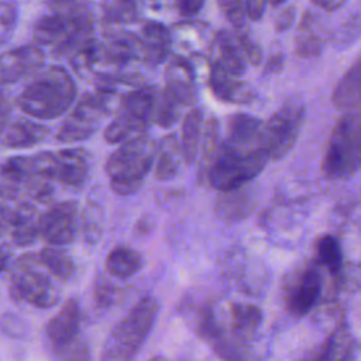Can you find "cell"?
<instances>
[{"mask_svg":"<svg viewBox=\"0 0 361 361\" xmlns=\"http://www.w3.org/2000/svg\"><path fill=\"white\" fill-rule=\"evenodd\" d=\"M267 161L262 123L240 113L228 118L226 135L204 175L210 185L221 192L237 189L255 178Z\"/></svg>","mask_w":361,"mask_h":361,"instance_id":"obj_1","label":"cell"},{"mask_svg":"<svg viewBox=\"0 0 361 361\" xmlns=\"http://www.w3.org/2000/svg\"><path fill=\"white\" fill-rule=\"evenodd\" d=\"M76 100V83L62 66H48L31 76L17 97V106L38 120H52L66 113Z\"/></svg>","mask_w":361,"mask_h":361,"instance_id":"obj_2","label":"cell"},{"mask_svg":"<svg viewBox=\"0 0 361 361\" xmlns=\"http://www.w3.org/2000/svg\"><path fill=\"white\" fill-rule=\"evenodd\" d=\"M62 1L63 6L42 16L32 31L35 45H44L56 55H73L92 38L93 18L79 4Z\"/></svg>","mask_w":361,"mask_h":361,"instance_id":"obj_3","label":"cell"},{"mask_svg":"<svg viewBox=\"0 0 361 361\" xmlns=\"http://www.w3.org/2000/svg\"><path fill=\"white\" fill-rule=\"evenodd\" d=\"M157 147L148 134H142L121 142L109 155L104 171L116 195L130 196L140 190L155 162Z\"/></svg>","mask_w":361,"mask_h":361,"instance_id":"obj_4","label":"cell"},{"mask_svg":"<svg viewBox=\"0 0 361 361\" xmlns=\"http://www.w3.org/2000/svg\"><path fill=\"white\" fill-rule=\"evenodd\" d=\"M159 306L155 298L142 296L131 310L110 330L100 361H133L151 333Z\"/></svg>","mask_w":361,"mask_h":361,"instance_id":"obj_5","label":"cell"},{"mask_svg":"<svg viewBox=\"0 0 361 361\" xmlns=\"http://www.w3.org/2000/svg\"><path fill=\"white\" fill-rule=\"evenodd\" d=\"M361 168V113L345 111L327 140L322 171L329 178H347Z\"/></svg>","mask_w":361,"mask_h":361,"instance_id":"obj_6","label":"cell"},{"mask_svg":"<svg viewBox=\"0 0 361 361\" xmlns=\"http://www.w3.org/2000/svg\"><path fill=\"white\" fill-rule=\"evenodd\" d=\"M48 269L34 252L21 255L11 272L8 293L16 302H27L48 309L59 302V290L49 278Z\"/></svg>","mask_w":361,"mask_h":361,"instance_id":"obj_7","label":"cell"},{"mask_svg":"<svg viewBox=\"0 0 361 361\" xmlns=\"http://www.w3.org/2000/svg\"><path fill=\"white\" fill-rule=\"evenodd\" d=\"M157 100V92L151 86L127 93L120 102L116 117L104 130V140L110 144H121L147 134L148 126L154 121Z\"/></svg>","mask_w":361,"mask_h":361,"instance_id":"obj_8","label":"cell"},{"mask_svg":"<svg viewBox=\"0 0 361 361\" xmlns=\"http://www.w3.org/2000/svg\"><path fill=\"white\" fill-rule=\"evenodd\" d=\"M116 90L111 85L103 83L94 93L83 94L63 120L56 133L59 142H75L89 138L99 127L102 118L109 114L114 102Z\"/></svg>","mask_w":361,"mask_h":361,"instance_id":"obj_9","label":"cell"},{"mask_svg":"<svg viewBox=\"0 0 361 361\" xmlns=\"http://www.w3.org/2000/svg\"><path fill=\"white\" fill-rule=\"evenodd\" d=\"M305 118V107L289 102L262 123V141L268 159L282 158L296 142Z\"/></svg>","mask_w":361,"mask_h":361,"instance_id":"obj_10","label":"cell"},{"mask_svg":"<svg viewBox=\"0 0 361 361\" xmlns=\"http://www.w3.org/2000/svg\"><path fill=\"white\" fill-rule=\"evenodd\" d=\"M79 228L78 203L65 200L54 203L45 213L39 214V237L48 245L71 244Z\"/></svg>","mask_w":361,"mask_h":361,"instance_id":"obj_11","label":"cell"},{"mask_svg":"<svg viewBox=\"0 0 361 361\" xmlns=\"http://www.w3.org/2000/svg\"><path fill=\"white\" fill-rule=\"evenodd\" d=\"M195 99L193 82L166 79L162 94L157 100L154 121L161 127H171L178 121L183 109L190 106Z\"/></svg>","mask_w":361,"mask_h":361,"instance_id":"obj_12","label":"cell"},{"mask_svg":"<svg viewBox=\"0 0 361 361\" xmlns=\"http://www.w3.org/2000/svg\"><path fill=\"white\" fill-rule=\"evenodd\" d=\"M44 65V54L38 45H23L0 54V85L32 76Z\"/></svg>","mask_w":361,"mask_h":361,"instance_id":"obj_13","label":"cell"},{"mask_svg":"<svg viewBox=\"0 0 361 361\" xmlns=\"http://www.w3.org/2000/svg\"><path fill=\"white\" fill-rule=\"evenodd\" d=\"M134 37L138 56L145 63L157 66L166 61L171 52L172 34L164 24L158 21H145Z\"/></svg>","mask_w":361,"mask_h":361,"instance_id":"obj_14","label":"cell"},{"mask_svg":"<svg viewBox=\"0 0 361 361\" xmlns=\"http://www.w3.org/2000/svg\"><path fill=\"white\" fill-rule=\"evenodd\" d=\"M82 310L76 299L69 298L63 302L55 316H52L47 324L45 333L54 347L63 345L75 340L80 331Z\"/></svg>","mask_w":361,"mask_h":361,"instance_id":"obj_15","label":"cell"},{"mask_svg":"<svg viewBox=\"0 0 361 361\" xmlns=\"http://www.w3.org/2000/svg\"><path fill=\"white\" fill-rule=\"evenodd\" d=\"M209 87L219 100L226 103H250L257 96L255 89L248 82L214 65H210L209 69Z\"/></svg>","mask_w":361,"mask_h":361,"instance_id":"obj_16","label":"cell"},{"mask_svg":"<svg viewBox=\"0 0 361 361\" xmlns=\"http://www.w3.org/2000/svg\"><path fill=\"white\" fill-rule=\"evenodd\" d=\"M90 158L82 148H66L56 152L54 180L68 188L82 186L89 175Z\"/></svg>","mask_w":361,"mask_h":361,"instance_id":"obj_17","label":"cell"},{"mask_svg":"<svg viewBox=\"0 0 361 361\" xmlns=\"http://www.w3.org/2000/svg\"><path fill=\"white\" fill-rule=\"evenodd\" d=\"M210 65H214L234 76H241L244 73L245 62L240 55L234 35L228 31L221 30L214 35Z\"/></svg>","mask_w":361,"mask_h":361,"instance_id":"obj_18","label":"cell"},{"mask_svg":"<svg viewBox=\"0 0 361 361\" xmlns=\"http://www.w3.org/2000/svg\"><path fill=\"white\" fill-rule=\"evenodd\" d=\"M333 103L343 111L361 113V59L340 79L333 93Z\"/></svg>","mask_w":361,"mask_h":361,"instance_id":"obj_19","label":"cell"},{"mask_svg":"<svg viewBox=\"0 0 361 361\" xmlns=\"http://www.w3.org/2000/svg\"><path fill=\"white\" fill-rule=\"evenodd\" d=\"M144 267V257L128 245H116L106 257V271L111 278L128 279Z\"/></svg>","mask_w":361,"mask_h":361,"instance_id":"obj_20","label":"cell"},{"mask_svg":"<svg viewBox=\"0 0 361 361\" xmlns=\"http://www.w3.org/2000/svg\"><path fill=\"white\" fill-rule=\"evenodd\" d=\"M11 240L14 244L24 247L32 244L39 237V214L35 207L27 202L20 203L13 210Z\"/></svg>","mask_w":361,"mask_h":361,"instance_id":"obj_21","label":"cell"},{"mask_svg":"<svg viewBox=\"0 0 361 361\" xmlns=\"http://www.w3.org/2000/svg\"><path fill=\"white\" fill-rule=\"evenodd\" d=\"M322 289V278L320 274L316 269H307L298 283L295 285L290 296H289V307L296 314H303L309 312L314 303L317 302V298L320 295Z\"/></svg>","mask_w":361,"mask_h":361,"instance_id":"obj_22","label":"cell"},{"mask_svg":"<svg viewBox=\"0 0 361 361\" xmlns=\"http://www.w3.org/2000/svg\"><path fill=\"white\" fill-rule=\"evenodd\" d=\"M49 128L30 120H17L8 124L3 133V142L8 148H28L48 135Z\"/></svg>","mask_w":361,"mask_h":361,"instance_id":"obj_23","label":"cell"},{"mask_svg":"<svg viewBox=\"0 0 361 361\" xmlns=\"http://www.w3.org/2000/svg\"><path fill=\"white\" fill-rule=\"evenodd\" d=\"M202 134H203V113L200 109L192 107L185 114L182 121V130H180L182 158L188 165H192L199 155Z\"/></svg>","mask_w":361,"mask_h":361,"instance_id":"obj_24","label":"cell"},{"mask_svg":"<svg viewBox=\"0 0 361 361\" xmlns=\"http://www.w3.org/2000/svg\"><path fill=\"white\" fill-rule=\"evenodd\" d=\"M182 158L180 141L176 134H168L157 147L154 173L159 180L172 179L179 171V162ZM183 159V158H182Z\"/></svg>","mask_w":361,"mask_h":361,"instance_id":"obj_25","label":"cell"},{"mask_svg":"<svg viewBox=\"0 0 361 361\" xmlns=\"http://www.w3.org/2000/svg\"><path fill=\"white\" fill-rule=\"evenodd\" d=\"M38 257H39V261L42 262V265L48 269V272L52 276H55L61 281H69L71 278H73V275L76 272L75 261L61 247L47 245L39 251Z\"/></svg>","mask_w":361,"mask_h":361,"instance_id":"obj_26","label":"cell"},{"mask_svg":"<svg viewBox=\"0 0 361 361\" xmlns=\"http://www.w3.org/2000/svg\"><path fill=\"white\" fill-rule=\"evenodd\" d=\"M241 188L223 190L221 196H219L216 203V212L220 217L235 219L244 216L245 210L248 209V200L247 195L241 190Z\"/></svg>","mask_w":361,"mask_h":361,"instance_id":"obj_27","label":"cell"},{"mask_svg":"<svg viewBox=\"0 0 361 361\" xmlns=\"http://www.w3.org/2000/svg\"><path fill=\"white\" fill-rule=\"evenodd\" d=\"M0 175L13 183H25L34 176L32 157H10L0 165Z\"/></svg>","mask_w":361,"mask_h":361,"instance_id":"obj_28","label":"cell"},{"mask_svg":"<svg viewBox=\"0 0 361 361\" xmlns=\"http://www.w3.org/2000/svg\"><path fill=\"white\" fill-rule=\"evenodd\" d=\"M140 0H106L104 14L113 23H131L137 20Z\"/></svg>","mask_w":361,"mask_h":361,"instance_id":"obj_29","label":"cell"},{"mask_svg":"<svg viewBox=\"0 0 361 361\" xmlns=\"http://www.w3.org/2000/svg\"><path fill=\"white\" fill-rule=\"evenodd\" d=\"M234 30H235V34H234L235 44L238 47L240 55L244 59V62L250 63V65H258L261 62L262 52H261V48L257 44V41L252 38L251 32L245 27V24L241 27H237Z\"/></svg>","mask_w":361,"mask_h":361,"instance_id":"obj_30","label":"cell"},{"mask_svg":"<svg viewBox=\"0 0 361 361\" xmlns=\"http://www.w3.org/2000/svg\"><path fill=\"white\" fill-rule=\"evenodd\" d=\"M54 361H90L89 344L82 336H78L63 345L54 347Z\"/></svg>","mask_w":361,"mask_h":361,"instance_id":"obj_31","label":"cell"},{"mask_svg":"<svg viewBox=\"0 0 361 361\" xmlns=\"http://www.w3.org/2000/svg\"><path fill=\"white\" fill-rule=\"evenodd\" d=\"M100 207L96 206V203H87L86 209L83 210V216H82V228H83V234L86 237V240L89 243H97L102 237L103 233V217L102 214L96 216Z\"/></svg>","mask_w":361,"mask_h":361,"instance_id":"obj_32","label":"cell"},{"mask_svg":"<svg viewBox=\"0 0 361 361\" xmlns=\"http://www.w3.org/2000/svg\"><path fill=\"white\" fill-rule=\"evenodd\" d=\"M317 255L320 261L330 269L337 271L341 264V250L338 241L331 235H324L317 243Z\"/></svg>","mask_w":361,"mask_h":361,"instance_id":"obj_33","label":"cell"},{"mask_svg":"<svg viewBox=\"0 0 361 361\" xmlns=\"http://www.w3.org/2000/svg\"><path fill=\"white\" fill-rule=\"evenodd\" d=\"M361 34V0L354 6L353 13L336 32V41L340 44L351 42Z\"/></svg>","mask_w":361,"mask_h":361,"instance_id":"obj_34","label":"cell"},{"mask_svg":"<svg viewBox=\"0 0 361 361\" xmlns=\"http://www.w3.org/2000/svg\"><path fill=\"white\" fill-rule=\"evenodd\" d=\"M24 185L27 186V193L31 199L39 203H48L52 199L54 188L49 179L41 178V176H32Z\"/></svg>","mask_w":361,"mask_h":361,"instance_id":"obj_35","label":"cell"},{"mask_svg":"<svg viewBox=\"0 0 361 361\" xmlns=\"http://www.w3.org/2000/svg\"><path fill=\"white\" fill-rule=\"evenodd\" d=\"M234 324L238 330H248L259 320V313L255 307L248 305H234L231 309Z\"/></svg>","mask_w":361,"mask_h":361,"instance_id":"obj_36","label":"cell"},{"mask_svg":"<svg viewBox=\"0 0 361 361\" xmlns=\"http://www.w3.org/2000/svg\"><path fill=\"white\" fill-rule=\"evenodd\" d=\"M93 300L97 307H109L116 300V286L106 278H99L93 288Z\"/></svg>","mask_w":361,"mask_h":361,"instance_id":"obj_37","label":"cell"},{"mask_svg":"<svg viewBox=\"0 0 361 361\" xmlns=\"http://www.w3.org/2000/svg\"><path fill=\"white\" fill-rule=\"evenodd\" d=\"M220 8L227 17V20L233 24L234 28L245 24V13L243 0H219Z\"/></svg>","mask_w":361,"mask_h":361,"instance_id":"obj_38","label":"cell"},{"mask_svg":"<svg viewBox=\"0 0 361 361\" xmlns=\"http://www.w3.org/2000/svg\"><path fill=\"white\" fill-rule=\"evenodd\" d=\"M306 34L307 35L303 34L296 42L298 55L300 58H310V56L319 55L323 47V41L317 35H313L312 32H306Z\"/></svg>","mask_w":361,"mask_h":361,"instance_id":"obj_39","label":"cell"},{"mask_svg":"<svg viewBox=\"0 0 361 361\" xmlns=\"http://www.w3.org/2000/svg\"><path fill=\"white\" fill-rule=\"evenodd\" d=\"M0 330L10 337H21L27 327L23 319L13 313H4L0 317Z\"/></svg>","mask_w":361,"mask_h":361,"instance_id":"obj_40","label":"cell"},{"mask_svg":"<svg viewBox=\"0 0 361 361\" xmlns=\"http://www.w3.org/2000/svg\"><path fill=\"white\" fill-rule=\"evenodd\" d=\"M265 4H267V0H243L245 17L252 21L259 20L264 13Z\"/></svg>","mask_w":361,"mask_h":361,"instance_id":"obj_41","label":"cell"},{"mask_svg":"<svg viewBox=\"0 0 361 361\" xmlns=\"http://www.w3.org/2000/svg\"><path fill=\"white\" fill-rule=\"evenodd\" d=\"M204 4V0H176V6L182 16L193 17L196 16Z\"/></svg>","mask_w":361,"mask_h":361,"instance_id":"obj_42","label":"cell"},{"mask_svg":"<svg viewBox=\"0 0 361 361\" xmlns=\"http://www.w3.org/2000/svg\"><path fill=\"white\" fill-rule=\"evenodd\" d=\"M295 21V8L293 7H286L285 10H282L276 20H275V28L276 31H286L290 28V25Z\"/></svg>","mask_w":361,"mask_h":361,"instance_id":"obj_43","label":"cell"},{"mask_svg":"<svg viewBox=\"0 0 361 361\" xmlns=\"http://www.w3.org/2000/svg\"><path fill=\"white\" fill-rule=\"evenodd\" d=\"M14 17H16V11H14L13 6L6 4V3L0 4V28H3L6 31L7 27L13 24Z\"/></svg>","mask_w":361,"mask_h":361,"instance_id":"obj_44","label":"cell"},{"mask_svg":"<svg viewBox=\"0 0 361 361\" xmlns=\"http://www.w3.org/2000/svg\"><path fill=\"white\" fill-rule=\"evenodd\" d=\"M282 66H283V55H281V54L272 55V56L268 59L267 65H265L264 75H267V76L274 75V73L279 72V71L282 69Z\"/></svg>","mask_w":361,"mask_h":361,"instance_id":"obj_45","label":"cell"},{"mask_svg":"<svg viewBox=\"0 0 361 361\" xmlns=\"http://www.w3.org/2000/svg\"><path fill=\"white\" fill-rule=\"evenodd\" d=\"M13 220V210H8L7 207L0 204V235L11 227Z\"/></svg>","mask_w":361,"mask_h":361,"instance_id":"obj_46","label":"cell"},{"mask_svg":"<svg viewBox=\"0 0 361 361\" xmlns=\"http://www.w3.org/2000/svg\"><path fill=\"white\" fill-rule=\"evenodd\" d=\"M312 1L319 8H323L326 11H331V10L340 8L345 3V0H312Z\"/></svg>","mask_w":361,"mask_h":361,"instance_id":"obj_47","label":"cell"},{"mask_svg":"<svg viewBox=\"0 0 361 361\" xmlns=\"http://www.w3.org/2000/svg\"><path fill=\"white\" fill-rule=\"evenodd\" d=\"M10 259H11V251L7 245H0V272H4L8 265H10Z\"/></svg>","mask_w":361,"mask_h":361,"instance_id":"obj_48","label":"cell"},{"mask_svg":"<svg viewBox=\"0 0 361 361\" xmlns=\"http://www.w3.org/2000/svg\"><path fill=\"white\" fill-rule=\"evenodd\" d=\"M8 113H10V103L6 97V94L0 90V126L4 124Z\"/></svg>","mask_w":361,"mask_h":361,"instance_id":"obj_49","label":"cell"},{"mask_svg":"<svg viewBox=\"0 0 361 361\" xmlns=\"http://www.w3.org/2000/svg\"><path fill=\"white\" fill-rule=\"evenodd\" d=\"M283 1H286V0H267V3H269L271 6H279V4H282Z\"/></svg>","mask_w":361,"mask_h":361,"instance_id":"obj_50","label":"cell"},{"mask_svg":"<svg viewBox=\"0 0 361 361\" xmlns=\"http://www.w3.org/2000/svg\"><path fill=\"white\" fill-rule=\"evenodd\" d=\"M148 361H168V360H166V358H164L162 355H155V357L149 358Z\"/></svg>","mask_w":361,"mask_h":361,"instance_id":"obj_51","label":"cell"},{"mask_svg":"<svg viewBox=\"0 0 361 361\" xmlns=\"http://www.w3.org/2000/svg\"><path fill=\"white\" fill-rule=\"evenodd\" d=\"M54 1H69V0H54Z\"/></svg>","mask_w":361,"mask_h":361,"instance_id":"obj_52","label":"cell"}]
</instances>
